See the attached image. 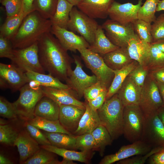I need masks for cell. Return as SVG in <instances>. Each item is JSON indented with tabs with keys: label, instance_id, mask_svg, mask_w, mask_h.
Wrapping results in <instances>:
<instances>
[{
	"label": "cell",
	"instance_id": "obj_1",
	"mask_svg": "<svg viewBox=\"0 0 164 164\" xmlns=\"http://www.w3.org/2000/svg\"><path fill=\"white\" fill-rule=\"evenodd\" d=\"M38 46L39 61L44 70L60 81H66L74 62L67 50L51 32L43 35Z\"/></svg>",
	"mask_w": 164,
	"mask_h": 164
},
{
	"label": "cell",
	"instance_id": "obj_2",
	"mask_svg": "<svg viewBox=\"0 0 164 164\" xmlns=\"http://www.w3.org/2000/svg\"><path fill=\"white\" fill-rule=\"evenodd\" d=\"M53 23L37 11L25 17L15 34L10 40L14 49H22L38 42L45 33L51 32Z\"/></svg>",
	"mask_w": 164,
	"mask_h": 164
},
{
	"label": "cell",
	"instance_id": "obj_3",
	"mask_svg": "<svg viewBox=\"0 0 164 164\" xmlns=\"http://www.w3.org/2000/svg\"><path fill=\"white\" fill-rule=\"evenodd\" d=\"M124 107L117 93L97 110L101 124L107 130L113 141L123 135Z\"/></svg>",
	"mask_w": 164,
	"mask_h": 164
},
{
	"label": "cell",
	"instance_id": "obj_4",
	"mask_svg": "<svg viewBox=\"0 0 164 164\" xmlns=\"http://www.w3.org/2000/svg\"><path fill=\"white\" fill-rule=\"evenodd\" d=\"M77 51L86 67L96 77L98 82L108 90L114 77V70L106 65L100 54L87 48L79 49Z\"/></svg>",
	"mask_w": 164,
	"mask_h": 164
},
{
	"label": "cell",
	"instance_id": "obj_5",
	"mask_svg": "<svg viewBox=\"0 0 164 164\" xmlns=\"http://www.w3.org/2000/svg\"><path fill=\"white\" fill-rule=\"evenodd\" d=\"M145 116L138 104L124 106L123 135L129 142L133 143L141 140Z\"/></svg>",
	"mask_w": 164,
	"mask_h": 164
},
{
	"label": "cell",
	"instance_id": "obj_6",
	"mask_svg": "<svg viewBox=\"0 0 164 164\" xmlns=\"http://www.w3.org/2000/svg\"><path fill=\"white\" fill-rule=\"evenodd\" d=\"M18 99L13 103L18 117L24 121L34 118L36 106L44 96L41 87L38 89L31 88L27 83L19 90Z\"/></svg>",
	"mask_w": 164,
	"mask_h": 164
},
{
	"label": "cell",
	"instance_id": "obj_7",
	"mask_svg": "<svg viewBox=\"0 0 164 164\" xmlns=\"http://www.w3.org/2000/svg\"><path fill=\"white\" fill-rule=\"evenodd\" d=\"M99 25L94 19L92 18L76 7H73L70 15L68 29L77 32L89 44L94 42L95 34Z\"/></svg>",
	"mask_w": 164,
	"mask_h": 164
},
{
	"label": "cell",
	"instance_id": "obj_8",
	"mask_svg": "<svg viewBox=\"0 0 164 164\" xmlns=\"http://www.w3.org/2000/svg\"><path fill=\"white\" fill-rule=\"evenodd\" d=\"M138 105L145 115L157 113L163 105L156 81L149 73L142 88Z\"/></svg>",
	"mask_w": 164,
	"mask_h": 164
},
{
	"label": "cell",
	"instance_id": "obj_9",
	"mask_svg": "<svg viewBox=\"0 0 164 164\" xmlns=\"http://www.w3.org/2000/svg\"><path fill=\"white\" fill-rule=\"evenodd\" d=\"M73 58L76 67L65 81L75 97L79 100L84 96V91L98 80L94 75L89 76L83 70L81 59L79 56L73 55Z\"/></svg>",
	"mask_w": 164,
	"mask_h": 164
},
{
	"label": "cell",
	"instance_id": "obj_10",
	"mask_svg": "<svg viewBox=\"0 0 164 164\" xmlns=\"http://www.w3.org/2000/svg\"><path fill=\"white\" fill-rule=\"evenodd\" d=\"M12 63L25 72L28 70L45 74L39 60L38 42L27 47L14 49Z\"/></svg>",
	"mask_w": 164,
	"mask_h": 164
},
{
	"label": "cell",
	"instance_id": "obj_11",
	"mask_svg": "<svg viewBox=\"0 0 164 164\" xmlns=\"http://www.w3.org/2000/svg\"><path fill=\"white\" fill-rule=\"evenodd\" d=\"M101 26L107 37L119 47L127 48L130 40L137 36L132 23L123 24L110 19L106 20Z\"/></svg>",
	"mask_w": 164,
	"mask_h": 164
},
{
	"label": "cell",
	"instance_id": "obj_12",
	"mask_svg": "<svg viewBox=\"0 0 164 164\" xmlns=\"http://www.w3.org/2000/svg\"><path fill=\"white\" fill-rule=\"evenodd\" d=\"M140 140L152 148L164 145V126L157 113L145 115Z\"/></svg>",
	"mask_w": 164,
	"mask_h": 164
},
{
	"label": "cell",
	"instance_id": "obj_13",
	"mask_svg": "<svg viewBox=\"0 0 164 164\" xmlns=\"http://www.w3.org/2000/svg\"><path fill=\"white\" fill-rule=\"evenodd\" d=\"M139 0L137 4L128 2L121 4L114 1L110 7L108 16L110 19L121 24L132 23L137 19L139 10L142 4Z\"/></svg>",
	"mask_w": 164,
	"mask_h": 164
},
{
	"label": "cell",
	"instance_id": "obj_14",
	"mask_svg": "<svg viewBox=\"0 0 164 164\" xmlns=\"http://www.w3.org/2000/svg\"><path fill=\"white\" fill-rule=\"evenodd\" d=\"M150 146L141 140L121 146L114 154L105 156L99 164H111L134 156L145 154L152 149Z\"/></svg>",
	"mask_w": 164,
	"mask_h": 164
},
{
	"label": "cell",
	"instance_id": "obj_15",
	"mask_svg": "<svg viewBox=\"0 0 164 164\" xmlns=\"http://www.w3.org/2000/svg\"><path fill=\"white\" fill-rule=\"evenodd\" d=\"M51 32L67 50L76 52L80 49L88 48L89 44L81 36L68 29L53 25Z\"/></svg>",
	"mask_w": 164,
	"mask_h": 164
},
{
	"label": "cell",
	"instance_id": "obj_16",
	"mask_svg": "<svg viewBox=\"0 0 164 164\" xmlns=\"http://www.w3.org/2000/svg\"><path fill=\"white\" fill-rule=\"evenodd\" d=\"M59 107V120L63 128L73 135L78 128L86 108L73 105H61Z\"/></svg>",
	"mask_w": 164,
	"mask_h": 164
},
{
	"label": "cell",
	"instance_id": "obj_17",
	"mask_svg": "<svg viewBox=\"0 0 164 164\" xmlns=\"http://www.w3.org/2000/svg\"><path fill=\"white\" fill-rule=\"evenodd\" d=\"M0 77L7 82L13 92L19 91L29 82L25 72L12 63H0Z\"/></svg>",
	"mask_w": 164,
	"mask_h": 164
},
{
	"label": "cell",
	"instance_id": "obj_18",
	"mask_svg": "<svg viewBox=\"0 0 164 164\" xmlns=\"http://www.w3.org/2000/svg\"><path fill=\"white\" fill-rule=\"evenodd\" d=\"M114 0H81L76 5L89 17L104 19L108 16L109 10Z\"/></svg>",
	"mask_w": 164,
	"mask_h": 164
},
{
	"label": "cell",
	"instance_id": "obj_19",
	"mask_svg": "<svg viewBox=\"0 0 164 164\" xmlns=\"http://www.w3.org/2000/svg\"><path fill=\"white\" fill-rule=\"evenodd\" d=\"M14 146L17 148L19 162L22 164L40 148L39 144L25 129L20 131Z\"/></svg>",
	"mask_w": 164,
	"mask_h": 164
},
{
	"label": "cell",
	"instance_id": "obj_20",
	"mask_svg": "<svg viewBox=\"0 0 164 164\" xmlns=\"http://www.w3.org/2000/svg\"><path fill=\"white\" fill-rule=\"evenodd\" d=\"M44 96L54 101L59 106L73 105L85 108V103L80 101L70 89H64L41 86Z\"/></svg>",
	"mask_w": 164,
	"mask_h": 164
},
{
	"label": "cell",
	"instance_id": "obj_21",
	"mask_svg": "<svg viewBox=\"0 0 164 164\" xmlns=\"http://www.w3.org/2000/svg\"><path fill=\"white\" fill-rule=\"evenodd\" d=\"M151 47V43L140 39L137 36L136 37L130 40L127 48L132 60L147 67L150 56Z\"/></svg>",
	"mask_w": 164,
	"mask_h": 164
},
{
	"label": "cell",
	"instance_id": "obj_22",
	"mask_svg": "<svg viewBox=\"0 0 164 164\" xmlns=\"http://www.w3.org/2000/svg\"><path fill=\"white\" fill-rule=\"evenodd\" d=\"M142 88L128 75L117 93L124 106L138 105Z\"/></svg>",
	"mask_w": 164,
	"mask_h": 164
},
{
	"label": "cell",
	"instance_id": "obj_23",
	"mask_svg": "<svg viewBox=\"0 0 164 164\" xmlns=\"http://www.w3.org/2000/svg\"><path fill=\"white\" fill-rule=\"evenodd\" d=\"M85 111L79 122L78 128L73 135L77 136L86 133H91L101 124L97 111L92 109L85 102Z\"/></svg>",
	"mask_w": 164,
	"mask_h": 164
},
{
	"label": "cell",
	"instance_id": "obj_24",
	"mask_svg": "<svg viewBox=\"0 0 164 164\" xmlns=\"http://www.w3.org/2000/svg\"><path fill=\"white\" fill-rule=\"evenodd\" d=\"M40 147L62 157L63 159L89 164L93 157V151H80L60 148L51 145H40Z\"/></svg>",
	"mask_w": 164,
	"mask_h": 164
},
{
	"label": "cell",
	"instance_id": "obj_25",
	"mask_svg": "<svg viewBox=\"0 0 164 164\" xmlns=\"http://www.w3.org/2000/svg\"><path fill=\"white\" fill-rule=\"evenodd\" d=\"M59 107L50 98L44 96L37 103L35 109V117L52 121L59 120Z\"/></svg>",
	"mask_w": 164,
	"mask_h": 164
},
{
	"label": "cell",
	"instance_id": "obj_26",
	"mask_svg": "<svg viewBox=\"0 0 164 164\" xmlns=\"http://www.w3.org/2000/svg\"><path fill=\"white\" fill-rule=\"evenodd\" d=\"M102 56L106 65L113 70H120L133 60L125 47H119Z\"/></svg>",
	"mask_w": 164,
	"mask_h": 164
},
{
	"label": "cell",
	"instance_id": "obj_27",
	"mask_svg": "<svg viewBox=\"0 0 164 164\" xmlns=\"http://www.w3.org/2000/svg\"><path fill=\"white\" fill-rule=\"evenodd\" d=\"M119 47L110 41L106 36L102 26L99 25L95 32L94 41L90 45L88 49L102 56Z\"/></svg>",
	"mask_w": 164,
	"mask_h": 164
},
{
	"label": "cell",
	"instance_id": "obj_28",
	"mask_svg": "<svg viewBox=\"0 0 164 164\" xmlns=\"http://www.w3.org/2000/svg\"><path fill=\"white\" fill-rule=\"evenodd\" d=\"M138 64L137 61L133 60L121 69L114 70V77L108 89L106 100L110 98L118 93L126 77Z\"/></svg>",
	"mask_w": 164,
	"mask_h": 164
},
{
	"label": "cell",
	"instance_id": "obj_29",
	"mask_svg": "<svg viewBox=\"0 0 164 164\" xmlns=\"http://www.w3.org/2000/svg\"><path fill=\"white\" fill-rule=\"evenodd\" d=\"M74 6L66 0H58L55 13L50 19L53 25L68 29L70 13Z\"/></svg>",
	"mask_w": 164,
	"mask_h": 164
},
{
	"label": "cell",
	"instance_id": "obj_30",
	"mask_svg": "<svg viewBox=\"0 0 164 164\" xmlns=\"http://www.w3.org/2000/svg\"><path fill=\"white\" fill-rule=\"evenodd\" d=\"M56 154L40 148L23 164H73V161L63 159L60 161L56 158Z\"/></svg>",
	"mask_w": 164,
	"mask_h": 164
},
{
	"label": "cell",
	"instance_id": "obj_31",
	"mask_svg": "<svg viewBox=\"0 0 164 164\" xmlns=\"http://www.w3.org/2000/svg\"><path fill=\"white\" fill-rule=\"evenodd\" d=\"M42 132L49 140L51 145L60 148L77 150L76 136L62 133L49 132L43 131Z\"/></svg>",
	"mask_w": 164,
	"mask_h": 164
},
{
	"label": "cell",
	"instance_id": "obj_32",
	"mask_svg": "<svg viewBox=\"0 0 164 164\" xmlns=\"http://www.w3.org/2000/svg\"><path fill=\"white\" fill-rule=\"evenodd\" d=\"M25 73L29 81L31 80H36L40 83L42 86L70 89L66 84L62 83L58 79L49 73L46 74L30 70L26 71Z\"/></svg>",
	"mask_w": 164,
	"mask_h": 164
},
{
	"label": "cell",
	"instance_id": "obj_33",
	"mask_svg": "<svg viewBox=\"0 0 164 164\" xmlns=\"http://www.w3.org/2000/svg\"><path fill=\"white\" fill-rule=\"evenodd\" d=\"M28 14L22 11L16 15L6 18L0 27V35L10 40L16 33L24 18Z\"/></svg>",
	"mask_w": 164,
	"mask_h": 164
},
{
	"label": "cell",
	"instance_id": "obj_34",
	"mask_svg": "<svg viewBox=\"0 0 164 164\" xmlns=\"http://www.w3.org/2000/svg\"><path fill=\"white\" fill-rule=\"evenodd\" d=\"M28 121L33 126L46 132H60L73 135L63 128L59 120L52 121L35 116Z\"/></svg>",
	"mask_w": 164,
	"mask_h": 164
},
{
	"label": "cell",
	"instance_id": "obj_35",
	"mask_svg": "<svg viewBox=\"0 0 164 164\" xmlns=\"http://www.w3.org/2000/svg\"><path fill=\"white\" fill-rule=\"evenodd\" d=\"M95 140L96 151L103 156L106 147L111 144V137L106 128L100 124L91 133Z\"/></svg>",
	"mask_w": 164,
	"mask_h": 164
},
{
	"label": "cell",
	"instance_id": "obj_36",
	"mask_svg": "<svg viewBox=\"0 0 164 164\" xmlns=\"http://www.w3.org/2000/svg\"><path fill=\"white\" fill-rule=\"evenodd\" d=\"M58 0H34L33 9L44 18L51 19L53 16Z\"/></svg>",
	"mask_w": 164,
	"mask_h": 164
},
{
	"label": "cell",
	"instance_id": "obj_37",
	"mask_svg": "<svg viewBox=\"0 0 164 164\" xmlns=\"http://www.w3.org/2000/svg\"><path fill=\"white\" fill-rule=\"evenodd\" d=\"M159 0H146L140 8L138 15V19L151 23L156 19L155 14Z\"/></svg>",
	"mask_w": 164,
	"mask_h": 164
},
{
	"label": "cell",
	"instance_id": "obj_38",
	"mask_svg": "<svg viewBox=\"0 0 164 164\" xmlns=\"http://www.w3.org/2000/svg\"><path fill=\"white\" fill-rule=\"evenodd\" d=\"M132 23L135 33L140 39L151 44L153 42L151 23L138 19Z\"/></svg>",
	"mask_w": 164,
	"mask_h": 164
},
{
	"label": "cell",
	"instance_id": "obj_39",
	"mask_svg": "<svg viewBox=\"0 0 164 164\" xmlns=\"http://www.w3.org/2000/svg\"><path fill=\"white\" fill-rule=\"evenodd\" d=\"M19 132L10 124H0L1 143L9 146H14Z\"/></svg>",
	"mask_w": 164,
	"mask_h": 164
},
{
	"label": "cell",
	"instance_id": "obj_40",
	"mask_svg": "<svg viewBox=\"0 0 164 164\" xmlns=\"http://www.w3.org/2000/svg\"><path fill=\"white\" fill-rule=\"evenodd\" d=\"M164 66V53L151 44L150 56L147 67L149 71Z\"/></svg>",
	"mask_w": 164,
	"mask_h": 164
},
{
	"label": "cell",
	"instance_id": "obj_41",
	"mask_svg": "<svg viewBox=\"0 0 164 164\" xmlns=\"http://www.w3.org/2000/svg\"><path fill=\"white\" fill-rule=\"evenodd\" d=\"M76 147L81 151H96L95 143L91 133H86L76 136Z\"/></svg>",
	"mask_w": 164,
	"mask_h": 164
},
{
	"label": "cell",
	"instance_id": "obj_42",
	"mask_svg": "<svg viewBox=\"0 0 164 164\" xmlns=\"http://www.w3.org/2000/svg\"><path fill=\"white\" fill-rule=\"evenodd\" d=\"M23 126L31 137L41 145H51L47 138L41 130L30 124L28 121H24Z\"/></svg>",
	"mask_w": 164,
	"mask_h": 164
},
{
	"label": "cell",
	"instance_id": "obj_43",
	"mask_svg": "<svg viewBox=\"0 0 164 164\" xmlns=\"http://www.w3.org/2000/svg\"><path fill=\"white\" fill-rule=\"evenodd\" d=\"M0 3L5 7L6 18L16 15L22 11V0H2Z\"/></svg>",
	"mask_w": 164,
	"mask_h": 164
},
{
	"label": "cell",
	"instance_id": "obj_44",
	"mask_svg": "<svg viewBox=\"0 0 164 164\" xmlns=\"http://www.w3.org/2000/svg\"><path fill=\"white\" fill-rule=\"evenodd\" d=\"M0 115L8 119H14L18 117L13 103L4 97H0Z\"/></svg>",
	"mask_w": 164,
	"mask_h": 164
},
{
	"label": "cell",
	"instance_id": "obj_45",
	"mask_svg": "<svg viewBox=\"0 0 164 164\" xmlns=\"http://www.w3.org/2000/svg\"><path fill=\"white\" fill-rule=\"evenodd\" d=\"M153 23L152 25L151 34L154 42L164 38V14L159 15Z\"/></svg>",
	"mask_w": 164,
	"mask_h": 164
},
{
	"label": "cell",
	"instance_id": "obj_46",
	"mask_svg": "<svg viewBox=\"0 0 164 164\" xmlns=\"http://www.w3.org/2000/svg\"><path fill=\"white\" fill-rule=\"evenodd\" d=\"M148 68L138 64L129 74L136 84L142 87L149 73Z\"/></svg>",
	"mask_w": 164,
	"mask_h": 164
},
{
	"label": "cell",
	"instance_id": "obj_47",
	"mask_svg": "<svg viewBox=\"0 0 164 164\" xmlns=\"http://www.w3.org/2000/svg\"><path fill=\"white\" fill-rule=\"evenodd\" d=\"M161 146L152 148L147 154L142 155H137L130 157L117 162V164H143L152 154L158 151Z\"/></svg>",
	"mask_w": 164,
	"mask_h": 164
},
{
	"label": "cell",
	"instance_id": "obj_48",
	"mask_svg": "<svg viewBox=\"0 0 164 164\" xmlns=\"http://www.w3.org/2000/svg\"><path fill=\"white\" fill-rule=\"evenodd\" d=\"M105 89H107L97 82L84 91V96L86 101L89 102L96 97L102 91Z\"/></svg>",
	"mask_w": 164,
	"mask_h": 164
},
{
	"label": "cell",
	"instance_id": "obj_49",
	"mask_svg": "<svg viewBox=\"0 0 164 164\" xmlns=\"http://www.w3.org/2000/svg\"><path fill=\"white\" fill-rule=\"evenodd\" d=\"M13 49L10 40L0 35V57L11 60L13 56Z\"/></svg>",
	"mask_w": 164,
	"mask_h": 164
},
{
	"label": "cell",
	"instance_id": "obj_50",
	"mask_svg": "<svg viewBox=\"0 0 164 164\" xmlns=\"http://www.w3.org/2000/svg\"><path fill=\"white\" fill-rule=\"evenodd\" d=\"M108 90L102 91L95 98L87 102L93 110L97 111L103 105L106 100V97Z\"/></svg>",
	"mask_w": 164,
	"mask_h": 164
},
{
	"label": "cell",
	"instance_id": "obj_51",
	"mask_svg": "<svg viewBox=\"0 0 164 164\" xmlns=\"http://www.w3.org/2000/svg\"><path fill=\"white\" fill-rule=\"evenodd\" d=\"M148 163L150 164H164V145L159 149L151 155L148 159Z\"/></svg>",
	"mask_w": 164,
	"mask_h": 164
},
{
	"label": "cell",
	"instance_id": "obj_52",
	"mask_svg": "<svg viewBox=\"0 0 164 164\" xmlns=\"http://www.w3.org/2000/svg\"><path fill=\"white\" fill-rule=\"evenodd\" d=\"M149 73L155 81L164 83V66L149 71Z\"/></svg>",
	"mask_w": 164,
	"mask_h": 164
},
{
	"label": "cell",
	"instance_id": "obj_53",
	"mask_svg": "<svg viewBox=\"0 0 164 164\" xmlns=\"http://www.w3.org/2000/svg\"><path fill=\"white\" fill-rule=\"evenodd\" d=\"M34 0H22V11L29 13L34 11L33 9V3Z\"/></svg>",
	"mask_w": 164,
	"mask_h": 164
},
{
	"label": "cell",
	"instance_id": "obj_54",
	"mask_svg": "<svg viewBox=\"0 0 164 164\" xmlns=\"http://www.w3.org/2000/svg\"><path fill=\"white\" fill-rule=\"evenodd\" d=\"M151 44L164 53V38L153 42Z\"/></svg>",
	"mask_w": 164,
	"mask_h": 164
},
{
	"label": "cell",
	"instance_id": "obj_55",
	"mask_svg": "<svg viewBox=\"0 0 164 164\" xmlns=\"http://www.w3.org/2000/svg\"><path fill=\"white\" fill-rule=\"evenodd\" d=\"M155 81L164 105V83Z\"/></svg>",
	"mask_w": 164,
	"mask_h": 164
},
{
	"label": "cell",
	"instance_id": "obj_56",
	"mask_svg": "<svg viewBox=\"0 0 164 164\" xmlns=\"http://www.w3.org/2000/svg\"><path fill=\"white\" fill-rule=\"evenodd\" d=\"M14 162L5 155L0 153V164H13Z\"/></svg>",
	"mask_w": 164,
	"mask_h": 164
},
{
	"label": "cell",
	"instance_id": "obj_57",
	"mask_svg": "<svg viewBox=\"0 0 164 164\" xmlns=\"http://www.w3.org/2000/svg\"><path fill=\"white\" fill-rule=\"evenodd\" d=\"M28 83L31 88L34 89H38L41 87L40 83L35 80H31Z\"/></svg>",
	"mask_w": 164,
	"mask_h": 164
},
{
	"label": "cell",
	"instance_id": "obj_58",
	"mask_svg": "<svg viewBox=\"0 0 164 164\" xmlns=\"http://www.w3.org/2000/svg\"><path fill=\"white\" fill-rule=\"evenodd\" d=\"M157 113L164 126V105L159 109Z\"/></svg>",
	"mask_w": 164,
	"mask_h": 164
},
{
	"label": "cell",
	"instance_id": "obj_59",
	"mask_svg": "<svg viewBox=\"0 0 164 164\" xmlns=\"http://www.w3.org/2000/svg\"><path fill=\"white\" fill-rule=\"evenodd\" d=\"M0 87L1 89L9 88V86L7 82L3 79L0 77Z\"/></svg>",
	"mask_w": 164,
	"mask_h": 164
},
{
	"label": "cell",
	"instance_id": "obj_60",
	"mask_svg": "<svg viewBox=\"0 0 164 164\" xmlns=\"http://www.w3.org/2000/svg\"><path fill=\"white\" fill-rule=\"evenodd\" d=\"M164 10V0H159L157 5L156 12Z\"/></svg>",
	"mask_w": 164,
	"mask_h": 164
},
{
	"label": "cell",
	"instance_id": "obj_61",
	"mask_svg": "<svg viewBox=\"0 0 164 164\" xmlns=\"http://www.w3.org/2000/svg\"><path fill=\"white\" fill-rule=\"evenodd\" d=\"M74 6H76L81 0H66Z\"/></svg>",
	"mask_w": 164,
	"mask_h": 164
},
{
	"label": "cell",
	"instance_id": "obj_62",
	"mask_svg": "<svg viewBox=\"0 0 164 164\" xmlns=\"http://www.w3.org/2000/svg\"><path fill=\"white\" fill-rule=\"evenodd\" d=\"M2 0H0V2H1Z\"/></svg>",
	"mask_w": 164,
	"mask_h": 164
}]
</instances>
